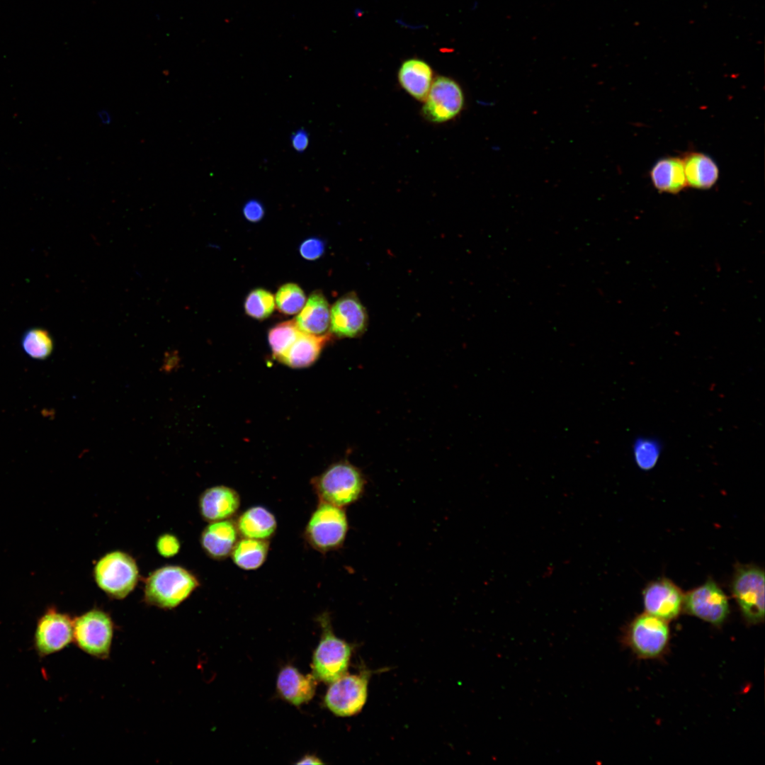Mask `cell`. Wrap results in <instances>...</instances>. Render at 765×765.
<instances>
[{
  "label": "cell",
  "mask_w": 765,
  "mask_h": 765,
  "mask_svg": "<svg viewBox=\"0 0 765 765\" xmlns=\"http://www.w3.org/2000/svg\"><path fill=\"white\" fill-rule=\"evenodd\" d=\"M367 480L362 471L347 460L329 465L311 480L319 502L345 508L363 495Z\"/></svg>",
  "instance_id": "cell-1"
},
{
  "label": "cell",
  "mask_w": 765,
  "mask_h": 765,
  "mask_svg": "<svg viewBox=\"0 0 765 765\" xmlns=\"http://www.w3.org/2000/svg\"><path fill=\"white\" fill-rule=\"evenodd\" d=\"M200 586L197 577L185 567L165 565L145 579L144 601L163 609H172L187 599Z\"/></svg>",
  "instance_id": "cell-2"
},
{
  "label": "cell",
  "mask_w": 765,
  "mask_h": 765,
  "mask_svg": "<svg viewBox=\"0 0 765 765\" xmlns=\"http://www.w3.org/2000/svg\"><path fill=\"white\" fill-rule=\"evenodd\" d=\"M348 528L344 508L319 502L307 521L303 535L312 548L325 554L342 548Z\"/></svg>",
  "instance_id": "cell-3"
},
{
  "label": "cell",
  "mask_w": 765,
  "mask_h": 765,
  "mask_svg": "<svg viewBox=\"0 0 765 765\" xmlns=\"http://www.w3.org/2000/svg\"><path fill=\"white\" fill-rule=\"evenodd\" d=\"M93 576L96 585L106 594L115 599H123L137 586L139 569L130 555L114 550L105 554L96 562Z\"/></svg>",
  "instance_id": "cell-4"
},
{
  "label": "cell",
  "mask_w": 765,
  "mask_h": 765,
  "mask_svg": "<svg viewBox=\"0 0 765 765\" xmlns=\"http://www.w3.org/2000/svg\"><path fill=\"white\" fill-rule=\"evenodd\" d=\"M319 621L323 633L313 654L312 668L316 679L331 684L346 674L352 646L333 633L327 613L319 616Z\"/></svg>",
  "instance_id": "cell-5"
},
{
  "label": "cell",
  "mask_w": 765,
  "mask_h": 765,
  "mask_svg": "<svg viewBox=\"0 0 765 765\" xmlns=\"http://www.w3.org/2000/svg\"><path fill=\"white\" fill-rule=\"evenodd\" d=\"M732 594L749 623L764 619V572L753 565H738L731 582Z\"/></svg>",
  "instance_id": "cell-6"
},
{
  "label": "cell",
  "mask_w": 765,
  "mask_h": 765,
  "mask_svg": "<svg viewBox=\"0 0 765 765\" xmlns=\"http://www.w3.org/2000/svg\"><path fill=\"white\" fill-rule=\"evenodd\" d=\"M74 638L78 646L88 654L98 657H108L113 636V623L105 611L94 608L73 622Z\"/></svg>",
  "instance_id": "cell-7"
},
{
  "label": "cell",
  "mask_w": 765,
  "mask_h": 765,
  "mask_svg": "<svg viewBox=\"0 0 765 765\" xmlns=\"http://www.w3.org/2000/svg\"><path fill=\"white\" fill-rule=\"evenodd\" d=\"M369 670L358 674H344L331 683L324 697L327 707L338 716L347 717L358 713L368 696Z\"/></svg>",
  "instance_id": "cell-8"
},
{
  "label": "cell",
  "mask_w": 765,
  "mask_h": 765,
  "mask_svg": "<svg viewBox=\"0 0 765 765\" xmlns=\"http://www.w3.org/2000/svg\"><path fill=\"white\" fill-rule=\"evenodd\" d=\"M669 628L667 621L647 613L637 616L630 623L625 640L640 657L660 655L667 647Z\"/></svg>",
  "instance_id": "cell-9"
},
{
  "label": "cell",
  "mask_w": 765,
  "mask_h": 765,
  "mask_svg": "<svg viewBox=\"0 0 765 765\" xmlns=\"http://www.w3.org/2000/svg\"><path fill=\"white\" fill-rule=\"evenodd\" d=\"M422 112L431 122L441 123L455 118L462 111L465 99L460 86L447 76H438L424 99Z\"/></svg>",
  "instance_id": "cell-10"
},
{
  "label": "cell",
  "mask_w": 765,
  "mask_h": 765,
  "mask_svg": "<svg viewBox=\"0 0 765 765\" xmlns=\"http://www.w3.org/2000/svg\"><path fill=\"white\" fill-rule=\"evenodd\" d=\"M682 608L687 613L715 625L723 623L730 613L727 596L712 579L684 595Z\"/></svg>",
  "instance_id": "cell-11"
},
{
  "label": "cell",
  "mask_w": 765,
  "mask_h": 765,
  "mask_svg": "<svg viewBox=\"0 0 765 765\" xmlns=\"http://www.w3.org/2000/svg\"><path fill=\"white\" fill-rule=\"evenodd\" d=\"M368 316L357 295L350 292L330 309V333L339 338H356L367 329Z\"/></svg>",
  "instance_id": "cell-12"
},
{
  "label": "cell",
  "mask_w": 765,
  "mask_h": 765,
  "mask_svg": "<svg viewBox=\"0 0 765 765\" xmlns=\"http://www.w3.org/2000/svg\"><path fill=\"white\" fill-rule=\"evenodd\" d=\"M642 596L646 613L666 621L677 617L683 606L682 591L665 578L650 582L644 589Z\"/></svg>",
  "instance_id": "cell-13"
},
{
  "label": "cell",
  "mask_w": 765,
  "mask_h": 765,
  "mask_svg": "<svg viewBox=\"0 0 765 765\" xmlns=\"http://www.w3.org/2000/svg\"><path fill=\"white\" fill-rule=\"evenodd\" d=\"M241 506L239 494L233 488L216 485L206 489L199 497L198 509L208 523L231 519Z\"/></svg>",
  "instance_id": "cell-14"
},
{
  "label": "cell",
  "mask_w": 765,
  "mask_h": 765,
  "mask_svg": "<svg viewBox=\"0 0 765 765\" xmlns=\"http://www.w3.org/2000/svg\"><path fill=\"white\" fill-rule=\"evenodd\" d=\"M73 622L65 614L51 611L40 620L35 642L39 651L50 654L63 649L72 640Z\"/></svg>",
  "instance_id": "cell-15"
},
{
  "label": "cell",
  "mask_w": 765,
  "mask_h": 765,
  "mask_svg": "<svg viewBox=\"0 0 765 765\" xmlns=\"http://www.w3.org/2000/svg\"><path fill=\"white\" fill-rule=\"evenodd\" d=\"M239 536L235 521L232 518L214 521L209 523L201 532L200 543L209 557L223 560L230 556Z\"/></svg>",
  "instance_id": "cell-16"
},
{
  "label": "cell",
  "mask_w": 765,
  "mask_h": 765,
  "mask_svg": "<svg viewBox=\"0 0 765 765\" xmlns=\"http://www.w3.org/2000/svg\"><path fill=\"white\" fill-rule=\"evenodd\" d=\"M316 686L317 679L313 674L303 675L290 665L280 670L277 679L279 693L295 706L310 701L314 695Z\"/></svg>",
  "instance_id": "cell-17"
},
{
  "label": "cell",
  "mask_w": 765,
  "mask_h": 765,
  "mask_svg": "<svg viewBox=\"0 0 765 765\" xmlns=\"http://www.w3.org/2000/svg\"><path fill=\"white\" fill-rule=\"evenodd\" d=\"M332 339L328 332L314 335L302 332L287 351L278 360L290 368H300L310 366L319 357L323 348Z\"/></svg>",
  "instance_id": "cell-18"
},
{
  "label": "cell",
  "mask_w": 765,
  "mask_h": 765,
  "mask_svg": "<svg viewBox=\"0 0 765 765\" xmlns=\"http://www.w3.org/2000/svg\"><path fill=\"white\" fill-rule=\"evenodd\" d=\"M234 521L242 538L269 540L277 529L274 514L262 506L248 508Z\"/></svg>",
  "instance_id": "cell-19"
},
{
  "label": "cell",
  "mask_w": 765,
  "mask_h": 765,
  "mask_svg": "<svg viewBox=\"0 0 765 765\" xmlns=\"http://www.w3.org/2000/svg\"><path fill=\"white\" fill-rule=\"evenodd\" d=\"M295 321L300 331L323 335L330 326V308L323 293L315 290L309 296Z\"/></svg>",
  "instance_id": "cell-20"
},
{
  "label": "cell",
  "mask_w": 765,
  "mask_h": 765,
  "mask_svg": "<svg viewBox=\"0 0 765 765\" xmlns=\"http://www.w3.org/2000/svg\"><path fill=\"white\" fill-rule=\"evenodd\" d=\"M402 88L415 99L424 101L433 82V70L425 61L411 58L404 61L398 71Z\"/></svg>",
  "instance_id": "cell-21"
},
{
  "label": "cell",
  "mask_w": 765,
  "mask_h": 765,
  "mask_svg": "<svg viewBox=\"0 0 765 765\" xmlns=\"http://www.w3.org/2000/svg\"><path fill=\"white\" fill-rule=\"evenodd\" d=\"M687 186L698 189H708L717 182L719 169L708 155L691 152L682 159Z\"/></svg>",
  "instance_id": "cell-22"
},
{
  "label": "cell",
  "mask_w": 765,
  "mask_h": 765,
  "mask_svg": "<svg viewBox=\"0 0 765 765\" xmlns=\"http://www.w3.org/2000/svg\"><path fill=\"white\" fill-rule=\"evenodd\" d=\"M650 178L659 192L677 193L687 186L683 160L677 157L659 159L652 167Z\"/></svg>",
  "instance_id": "cell-23"
},
{
  "label": "cell",
  "mask_w": 765,
  "mask_h": 765,
  "mask_svg": "<svg viewBox=\"0 0 765 765\" xmlns=\"http://www.w3.org/2000/svg\"><path fill=\"white\" fill-rule=\"evenodd\" d=\"M269 540L241 538L235 544L230 557L239 568L249 571L261 567L267 559Z\"/></svg>",
  "instance_id": "cell-24"
},
{
  "label": "cell",
  "mask_w": 765,
  "mask_h": 765,
  "mask_svg": "<svg viewBox=\"0 0 765 765\" xmlns=\"http://www.w3.org/2000/svg\"><path fill=\"white\" fill-rule=\"evenodd\" d=\"M21 346L29 357L35 360H45L52 354L54 342L52 336L46 329L33 327L28 329L23 334Z\"/></svg>",
  "instance_id": "cell-25"
},
{
  "label": "cell",
  "mask_w": 765,
  "mask_h": 765,
  "mask_svg": "<svg viewBox=\"0 0 765 765\" xmlns=\"http://www.w3.org/2000/svg\"><path fill=\"white\" fill-rule=\"evenodd\" d=\"M301 332L295 319L280 322L271 328L268 339L273 356L277 359L281 357Z\"/></svg>",
  "instance_id": "cell-26"
},
{
  "label": "cell",
  "mask_w": 765,
  "mask_h": 765,
  "mask_svg": "<svg viewBox=\"0 0 765 765\" xmlns=\"http://www.w3.org/2000/svg\"><path fill=\"white\" fill-rule=\"evenodd\" d=\"M305 302L304 291L298 285L293 283L281 285L275 297V303L278 311L288 315L298 313Z\"/></svg>",
  "instance_id": "cell-27"
},
{
  "label": "cell",
  "mask_w": 765,
  "mask_h": 765,
  "mask_svg": "<svg viewBox=\"0 0 765 765\" xmlns=\"http://www.w3.org/2000/svg\"><path fill=\"white\" fill-rule=\"evenodd\" d=\"M661 451V443L650 437L636 438L633 446L635 463L642 470L652 469L659 458Z\"/></svg>",
  "instance_id": "cell-28"
},
{
  "label": "cell",
  "mask_w": 765,
  "mask_h": 765,
  "mask_svg": "<svg viewBox=\"0 0 765 765\" xmlns=\"http://www.w3.org/2000/svg\"><path fill=\"white\" fill-rule=\"evenodd\" d=\"M275 308V298L269 291L263 288L251 290L244 302L246 314L257 320L268 318Z\"/></svg>",
  "instance_id": "cell-29"
},
{
  "label": "cell",
  "mask_w": 765,
  "mask_h": 765,
  "mask_svg": "<svg viewBox=\"0 0 765 765\" xmlns=\"http://www.w3.org/2000/svg\"><path fill=\"white\" fill-rule=\"evenodd\" d=\"M156 549L159 555L169 558L177 555L181 549L178 538L171 533H163L156 541Z\"/></svg>",
  "instance_id": "cell-30"
},
{
  "label": "cell",
  "mask_w": 765,
  "mask_h": 765,
  "mask_svg": "<svg viewBox=\"0 0 765 765\" xmlns=\"http://www.w3.org/2000/svg\"><path fill=\"white\" fill-rule=\"evenodd\" d=\"M324 249V243L321 239L311 237L301 243L299 251L305 259L314 261L322 256Z\"/></svg>",
  "instance_id": "cell-31"
},
{
  "label": "cell",
  "mask_w": 765,
  "mask_h": 765,
  "mask_svg": "<svg viewBox=\"0 0 765 765\" xmlns=\"http://www.w3.org/2000/svg\"><path fill=\"white\" fill-rule=\"evenodd\" d=\"M265 210L262 203L256 199L248 200L243 207L244 217L249 222H259L264 216Z\"/></svg>",
  "instance_id": "cell-32"
},
{
  "label": "cell",
  "mask_w": 765,
  "mask_h": 765,
  "mask_svg": "<svg viewBox=\"0 0 765 765\" xmlns=\"http://www.w3.org/2000/svg\"><path fill=\"white\" fill-rule=\"evenodd\" d=\"M291 144L293 149L298 152H304L309 144V135L305 130L299 129L291 135Z\"/></svg>",
  "instance_id": "cell-33"
},
{
  "label": "cell",
  "mask_w": 765,
  "mask_h": 765,
  "mask_svg": "<svg viewBox=\"0 0 765 765\" xmlns=\"http://www.w3.org/2000/svg\"><path fill=\"white\" fill-rule=\"evenodd\" d=\"M323 762L322 761H320L319 759H318L317 757H316L314 756H312H312L311 755H306L303 758H302L301 760H300L298 762H297L298 764H321Z\"/></svg>",
  "instance_id": "cell-34"
},
{
  "label": "cell",
  "mask_w": 765,
  "mask_h": 765,
  "mask_svg": "<svg viewBox=\"0 0 765 765\" xmlns=\"http://www.w3.org/2000/svg\"><path fill=\"white\" fill-rule=\"evenodd\" d=\"M98 116L101 122L104 125H109L111 122V116L106 109H101L98 112Z\"/></svg>",
  "instance_id": "cell-35"
}]
</instances>
